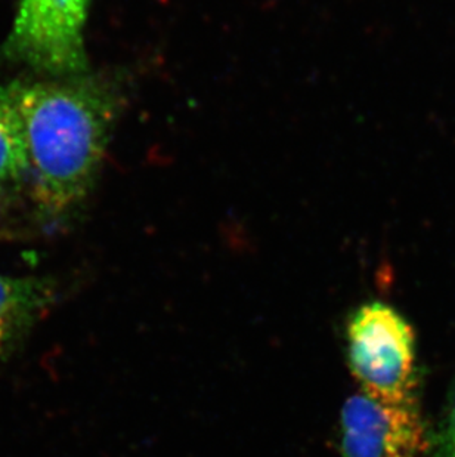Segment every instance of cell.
<instances>
[{
	"mask_svg": "<svg viewBox=\"0 0 455 457\" xmlns=\"http://www.w3.org/2000/svg\"><path fill=\"white\" fill-rule=\"evenodd\" d=\"M348 360L362 393L387 403H414L418 389L416 337L383 303H365L348 324Z\"/></svg>",
	"mask_w": 455,
	"mask_h": 457,
	"instance_id": "2",
	"label": "cell"
},
{
	"mask_svg": "<svg viewBox=\"0 0 455 457\" xmlns=\"http://www.w3.org/2000/svg\"><path fill=\"white\" fill-rule=\"evenodd\" d=\"M434 457H455V385L441 428L434 434Z\"/></svg>",
	"mask_w": 455,
	"mask_h": 457,
	"instance_id": "7",
	"label": "cell"
},
{
	"mask_svg": "<svg viewBox=\"0 0 455 457\" xmlns=\"http://www.w3.org/2000/svg\"><path fill=\"white\" fill-rule=\"evenodd\" d=\"M89 4L91 0H20L4 56L51 78L83 76Z\"/></svg>",
	"mask_w": 455,
	"mask_h": 457,
	"instance_id": "3",
	"label": "cell"
},
{
	"mask_svg": "<svg viewBox=\"0 0 455 457\" xmlns=\"http://www.w3.org/2000/svg\"><path fill=\"white\" fill-rule=\"evenodd\" d=\"M29 170L21 123L6 101L0 98V182L18 179Z\"/></svg>",
	"mask_w": 455,
	"mask_h": 457,
	"instance_id": "6",
	"label": "cell"
},
{
	"mask_svg": "<svg viewBox=\"0 0 455 457\" xmlns=\"http://www.w3.org/2000/svg\"><path fill=\"white\" fill-rule=\"evenodd\" d=\"M340 445L344 457H434L418 402H380L362 391L344 403Z\"/></svg>",
	"mask_w": 455,
	"mask_h": 457,
	"instance_id": "4",
	"label": "cell"
},
{
	"mask_svg": "<svg viewBox=\"0 0 455 457\" xmlns=\"http://www.w3.org/2000/svg\"><path fill=\"white\" fill-rule=\"evenodd\" d=\"M55 299L49 277L0 274V362L15 354Z\"/></svg>",
	"mask_w": 455,
	"mask_h": 457,
	"instance_id": "5",
	"label": "cell"
},
{
	"mask_svg": "<svg viewBox=\"0 0 455 457\" xmlns=\"http://www.w3.org/2000/svg\"><path fill=\"white\" fill-rule=\"evenodd\" d=\"M21 123L33 193L49 212L78 206L107 152L120 96L107 80L13 82L0 92Z\"/></svg>",
	"mask_w": 455,
	"mask_h": 457,
	"instance_id": "1",
	"label": "cell"
}]
</instances>
